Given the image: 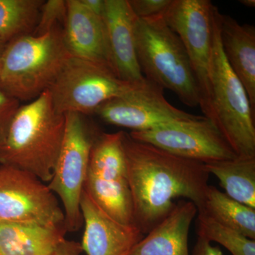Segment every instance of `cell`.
<instances>
[{"label": "cell", "instance_id": "7402d4cb", "mask_svg": "<svg viewBox=\"0 0 255 255\" xmlns=\"http://www.w3.org/2000/svg\"><path fill=\"white\" fill-rule=\"evenodd\" d=\"M196 224L198 237L219 243L232 255H255V240L223 226L204 213L198 212Z\"/></svg>", "mask_w": 255, "mask_h": 255}, {"label": "cell", "instance_id": "44dd1931", "mask_svg": "<svg viewBox=\"0 0 255 255\" xmlns=\"http://www.w3.org/2000/svg\"><path fill=\"white\" fill-rule=\"evenodd\" d=\"M43 0H0V41L7 44L18 37L33 34Z\"/></svg>", "mask_w": 255, "mask_h": 255}, {"label": "cell", "instance_id": "d6986e66", "mask_svg": "<svg viewBox=\"0 0 255 255\" xmlns=\"http://www.w3.org/2000/svg\"><path fill=\"white\" fill-rule=\"evenodd\" d=\"M226 194L234 200L255 209V157H236L205 164Z\"/></svg>", "mask_w": 255, "mask_h": 255}, {"label": "cell", "instance_id": "8fae6325", "mask_svg": "<svg viewBox=\"0 0 255 255\" xmlns=\"http://www.w3.org/2000/svg\"><path fill=\"white\" fill-rule=\"evenodd\" d=\"M129 135L137 141L201 163L238 157L217 127L204 116Z\"/></svg>", "mask_w": 255, "mask_h": 255}, {"label": "cell", "instance_id": "484cf974", "mask_svg": "<svg viewBox=\"0 0 255 255\" xmlns=\"http://www.w3.org/2000/svg\"><path fill=\"white\" fill-rule=\"evenodd\" d=\"M191 255H223V254L219 248L213 246L211 243L204 238L198 237Z\"/></svg>", "mask_w": 255, "mask_h": 255}, {"label": "cell", "instance_id": "4316f807", "mask_svg": "<svg viewBox=\"0 0 255 255\" xmlns=\"http://www.w3.org/2000/svg\"><path fill=\"white\" fill-rule=\"evenodd\" d=\"M83 251L80 243L65 239L52 255H81Z\"/></svg>", "mask_w": 255, "mask_h": 255}, {"label": "cell", "instance_id": "7c38bea8", "mask_svg": "<svg viewBox=\"0 0 255 255\" xmlns=\"http://www.w3.org/2000/svg\"><path fill=\"white\" fill-rule=\"evenodd\" d=\"M163 90L145 78L131 91L105 102L95 114L106 123L130 129L131 132L145 131L201 117L171 105Z\"/></svg>", "mask_w": 255, "mask_h": 255}, {"label": "cell", "instance_id": "603a6c76", "mask_svg": "<svg viewBox=\"0 0 255 255\" xmlns=\"http://www.w3.org/2000/svg\"><path fill=\"white\" fill-rule=\"evenodd\" d=\"M66 14V1L48 0L42 4L39 18L33 35L44 34L58 26L65 20Z\"/></svg>", "mask_w": 255, "mask_h": 255}, {"label": "cell", "instance_id": "d4e9b609", "mask_svg": "<svg viewBox=\"0 0 255 255\" xmlns=\"http://www.w3.org/2000/svg\"><path fill=\"white\" fill-rule=\"evenodd\" d=\"M19 106L18 100L0 90V141L4 137L10 122Z\"/></svg>", "mask_w": 255, "mask_h": 255}, {"label": "cell", "instance_id": "e0dca14e", "mask_svg": "<svg viewBox=\"0 0 255 255\" xmlns=\"http://www.w3.org/2000/svg\"><path fill=\"white\" fill-rule=\"evenodd\" d=\"M219 31L225 57L246 89L255 112V27L220 13Z\"/></svg>", "mask_w": 255, "mask_h": 255}, {"label": "cell", "instance_id": "ba28073f", "mask_svg": "<svg viewBox=\"0 0 255 255\" xmlns=\"http://www.w3.org/2000/svg\"><path fill=\"white\" fill-rule=\"evenodd\" d=\"M100 133L81 114H65L63 143L48 187L63 204L67 233L77 232L83 225L80 201L92 147Z\"/></svg>", "mask_w": 255, "mask_h": 255}, {"label": "cell", "instance_id": "f1b7e54d", "mask_svg": "<svg viewBox=\"0 0 255 255\" xmlns=\"http://www.w3.org/2000/svg\"><path fill=\"white\" fill-rule=\"evenodd\" d=\"M240 2H241V4L246 6V7L254 8L255 6V0H241Z\"/></svg>", "mask_w": 255, "mask_h": 255}, {"label": "cell", "instance_id": "ac0fdd59", "mask_svg": "<svg viewBox=\"0 0 255 255\" xmlns=\"http://www.w3.org/2000/svg\"><path fill=\"white\" fill-rule=\"evenodd\" d=\"M66 233L65 226L0 221V255H52Z\"/></svg>", "mask_w": 255, "mask_h": 255}, {"label": "cell", "instance_id": "277c9868", "mask_svg": "<svg viewBox=\"0 0 255 255\" xmlns=\"http://www.w3.org/2000/svg\"><path fill=\"white\" fill-rule=\"evenodd\" d=\"M135 42L137 62L147 80L174 92L188 107L199 106V90L187 51L164 15L136 17Z\"/></svg>", "mask_w": 255, "mask_h": 255}, {"label": "cell", "instance_id": "f546056e", "mask_svg": "<svg viewBox=\"0 0 255 255\" xmlns=\"http://www.w3.org/2000/svg\"><path fill=\"white\" fill-rule=\"evenodd\" d=\"M6 45V44H5L4 43L0 41V59H1V54H2L3 50H4V47Z\"/></svg>", "mask_w": 255, "mask_h": 255}, {"label": "cell", "instance_id": "4fadbf2b", "mask_svg": "<svg viewBox=\"0 0 255 255\" xmlns=\"http://www.w3.org/2000/svg\"><path fill=\"white\" fill-rule=\"evenodd\" d=\"M80 208L85 226L80 244L87 255H128L143 238L137 226L122 224L112 219L84 189Z\"/></svg>", "mask_w": 255, "mask_h": 255}, {"label": "cell", "instance_id": "2e32d148", "mask_svg": "<svg viewBox=\"0 0 255 255\" xmlns=\"http://www.w3.org/2000/svg\"><path fill=\"white\" fill-rule=\"evenodd\" d=\"M197 214L194 203L179 201L162 222L135 245L128 255H190L189 231Z\"/></svg>", "mask_w": 255, "mask_h": 255}, {"label": "cell", "instance_id": "6da1fadb", "mask_svg": "<svg viewBox=\"0 0 255 255\" xmlns=\"http://www.w3.org/2000/svg\"><path fill=\"white\" fill-rule=\"evenodd\" d=\"M123 142L134 223L142 234L172 212L177 198L194 203L198 211L202 208L210 175L205 164L137 141L126 132Z\"/></svg>", "mask_w": 255, "mask_h": 255}, {"label": "cell", "instance_id": "7a4b0ae2", "mask_svg": "<svg viewBox=\"0 0 255 255\" xmlns=\"http://www.w3.org/2000/svg\"><path fill=\"white\" fill-rule=\"evenodd\" d=\"M65 130V114L55 110L49 93L43 92L27 105H20L15 112L0 141V164L49 182Z\"/></svg>", "mask_w": 255, "mask_h": 255}, {"label": "cell", "instance_id": "9a60e30c", "mask_svg": "<svg viewBox=\"0 0 255 255\" xmlns=\"http://www.w3.org/2000/svg\"><path fill=\"white\" fill-rule=\"evenodd\" d=\"M63 38L70 56L112 69L103 18L90 12L80 0L66 1Z\"/></svg>", "mask_w": 255, "mask_h": 255}, {"label": "cell", "instance_id": "cb8c5ba5", "mask_svg": "<svg viewBox=\"0 0 255 255\" xmlns=\"http://www.w3.org/2000/svg\"><path fill=\"white\" fill-rule=\"evenodd\" d=\"M132 12L138 18L164 15L172 0H128Z\"/></svg>", "mask_w": 255, "mask_h": 255}, {"label": "cell", "instance_id": "5b68a950", "mask_svg": "<svg viewBox=\"0 0 255 255\" xmlns=\"http://www.w3.org/2000/svg\"><path fill=\"white\" fill-rule=\"evenodd\" d=\"M220 11L215 6L211 78L215 124L238 157H255V112L243 84L228 64L221 46Z\"/></svg>", "mask_w": 255, "mask_h": 255}, {"label": "cell", "instance_id": "30bf717a", "mask_svg": "<svg viewBox=\"0 0 255 255\" xmlns=\"http://www.w3.org/2000/svg\"><path fill=\"white\" fill-rule=\"evenodd\" d=\"M0 221L65 226L58 198L32 174L0 164Z\"/></svg>", "mask_w": 255, "mask_h": 255}, {"label": "cell", "instance_id": "ffe728a7", "mask_svg": "<svg viewBox=\"0 0 255 255\" xmlns=\"http://www.w3.org/2000/svg\"><path fill=\"white\" fill-rule=\"evenodd\" d=\"M198 212L255 241V209L234 200L214 186L208 187L204 204Z\"/></svg>", "mask_w": 255, "mask_h": 255}, {"label": "cell", "instance_id": "9c48e42d", "mask_svg": "<svg viewBox=\"0 0 255 255\" xmlns=\"http://www.w3.org/2000/svg\"><path fill=\"white\" fill-rule=\"evenodd\" d=\"M215 6L209 0H172L164 17L182 41L199 94V107L212 120L211 55Z\"/></svg>", "mask_w": 255, "mask_h": 255}, {"label": "cell", "instance_id": "3957f363", "mask_svg": "<svg viewBox=\"0 0 255 255\" xmlns=\"http://www.w3.org/2000/svg\"><path fill=\"white\" fill-rule=\"evenodd\" d=\"M63 29L18 37L5 46L0 59V90L18 102L46 92L70 58Z\"/></svg>", "mask_w": 255, "mask_h": 255}, {"label": "cell", "instance_id": "52a82bcc", "mask_svg": "<svg viewBox=\"0 0 255 255\" xmlns=\"http://www.w3.org/2000/svg\"><path fill=\"white\" fill-rule=\"evenodd\" d=\"M138 83L124 81L103 64L71 56L47 91L57 112L84 116L95 113L105 102L131 91Z\"/></svg>", "mask_w": 255, "mask_h": 255}, {"label": "cell", "instance_id": "83f0119b", "mask_svg": "<svg viewBox=\"0 0 255 255\" xmlns=\"http://www.w3.org/2000/svg\"><path fill=\"white\" fill-rule=\"evenodd\" d=\"M82 5L92 14L102 17L105 9V0H80Z\"/></svg>", "mask_w": 255, "mask_h": 255}, {"label": "cell", "instance_id": "5bb4252c", "mask_svg": "<svg viewBox=\"0 0 255 255\" xmlns=\"http://www.w3.org/2000/svg\"><path fill=\"white\" fill-rule=\"evenodd\" d=\"M111 65L114 73L124 81H143L137 62L135 42L136 16L128 0H105L103 16Z\"/></svg>", "mask_w": 255, "mask_h": 255}, {"label": "cell", "instance_id": "8992f818", "mask_svg": "<svg viewBox=\"0 0 255 255\" xmlns=\"http://www.w3.org/2000/svg\"><path fill=\"white\" fill-rule=\"evenodd\" d=\"M124 134V131L101 132L96 138L84 191L112 219L122 224L135 226Z\"/></svg>", "mask_w": 255, "mask_h": 255}]
</instances>
